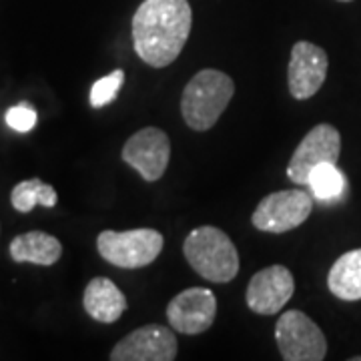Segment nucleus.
<instances>
[{
  "mask_svg": "<svg viewBox=\"0 0 361 361\" xmlns=\"http://www.w3.org/2000/svg\"><path fill=\"white\" fill-rule=\"evenodd\" d=\"M183 253L195 273L211 283H229L239 273V253L219 227L203 225L189 233Z\"/></svg>",
  "mask_w": 361,
  "mask_h": 361,
  "instance_id": "obj_2",
  "label": "nucleus"
},
{
  "mask_svg": "<svg viewBox=\"0 0 361 361\" xmlns=\"http://www.w3.org/2000/svg\"><path fill=\"white\" fill-rule=\"evenodd\" d=\"M169 159L171 141L167 133L157 127H147L135 133L123 147V161L149 183L159 180L165 175Z\"/></svg>",
  "mask_w": 361,
  "mask_h": 361,
  "instance_id": "obj_9",
  "label": "nucleus"
},
{
  "mask_svg": "<svg viewBox=\"0 0 361 361\" xmlns=\"http://www.w3.org/2000/svg\"><path fill=\"white\" fill-rule=\"evenodd\" d=\"M177 337L159 323L142 325L123 337L111 351L113 361H173L177 357Z\"/></svg>",
  "mask_w": 361,
  "mask_h": 361,
  "instance_id": "obj_8",
  "label": "nucleus"
},
{
  "mask_svg": "<svg viewBox=\"0 0 361 361\" xmlns=\"http://www.w3.org/2000/svg\"><path fill=\"white\" fill-rule=\"evenodd\" d=\"M82 305L94 322L115 323L127 310V297L111 279L94 277L85 289Z\"/></svg>",
  "mask_w": 361,
  "mask_h": 361,
  "instance_id": "obj_13",
  "label": "nucleus"
},
{
  "mask_svg": "<svg viewBox=\"0 0 361 361\" xmlns=\"http://www.w3.org/2000/svg\"><path fill=\"white\" fill-rule=\"evenodd\" d=\"M339 2H351V0H339Z\"/></svg>",
  "mask_w": 361,
  "mask_h": 361,
  "instance_id": "obj_20",
  "label": "nucleus"
},
{
  "mask_svg": "<svg viewBox=\"0 0 361 361\" xmlns=\"http://www.w3.org/2000/svg\"><path fill=\"white\" fill-rule=\"evenodd\" d=\"M327 52L322 47L299 40L291 49L289 68H287V82L289 92L297 101L311 99L317 90L322 89L327 77Z\"/></svg>",
  "mask_w": 361,
  "mask_h": 361,
  "instance_id": "obj_11",
  "label": "nucleus"
},
{
  "mask_svg": "<svg viewBox=\"0 0 361 361\" xmlns=\"http://www.w3.org/2000/svg\"><path fill=\"white\" fill-rule=\"evenodd\" d=\"M329 291L343 301L361 299V249L343 253L327 275Z\"/></svg>",
  "mask_w": 361,
  "mask_h": 361,
  "instance_id": "obj_15",
  "label": "nucleus"
},
{
  "mask_svg": "<svg viewBox=\"0 0 361 361\" xmlns=\"http://www.w3.org/2000/svg\"><path fill=\"white\" fill-rule=\"evenodd\" d=\"M6 125L18 133H28L37 125V111L28 103H20L6 111Z\"/></svg>",
  "mask_w": 361,
  "mask_h": 361,
  "instance_id": "obj_19",
  "label": "nucleus"
},
{
  "mask_svg": "<svg viewBox=\"0 0 361 361\" xmlns=\"http://www.w3.org/2000/svg\"><path fill=\"white\" fill-rule=\"evenodd\" d=\"M165 245L163 235L155 229L103 231L97 237V249L104 261L121 269H141L155 261Z\"/></svg>",
  "mask_w": 361,
  "mask_h": 361,
  "instance_id": "obj_4",
  "label": "nucleus"
},
{
  "mask_svg": "<svg viewBox=\"0 0 361 361\" xmlns=\"http://www.w3.org/2000/svg\"><path fill=\"white\" fill-rule=\"evenodd\" d=\"M275 341L285 361H322L327 355V339L303 311H285L275 325Z\"/></svg>",
  "mask_w": 361,
  "mask_h": 361,
  "instance_id": "obj_5",
  "label": "nucleus"
},
{
  "mask_svg": "<svg viewBox=\"0 0 361 361\" xmlns=\"http://www.w3.org/2000/svg\"><path fill=\"white\" fill-rule=\"evenodd\" d=\"M217 315V299L211 289L191 287L173 297L167 307V319L175 331L183 336L205 334Z\"/></svg>",
  "mask_w": 361,
  "mask_h": 361,
  "instance_id": "obj_10",
  "label": "nucleus"
},
{
  "mask_svg": "<svg viewBox=\"0 0 361 361\" xmlns=\"http://www.w3.org/2000/svg\"><path fill=\"white\" fill-rule=\"evenodd\" d=\"M59 201V195L54 191V187L44 185L40 179H28L18 183L11 193V203L16 211L20 213H30L37 205L54 207Z\"/></svg>",
  "mask_w": 361,
  "mask_h": 361,
  "instance_id": "obj_16",
  "label": "nucleus"
},
{
  "mask_svg": "<svg viewBox=\"0 0 361 361\" xmlns=\"http://www.w3.org/2000/svg\"><path fill=\"white\" fill-rule=\"evenodd\" d=\"M63 255V245L56 237L49 233L30 231L18 235L11 241V257L16 263H35V265H54Z\"/></svg>",
  "mask_w": 361,
  "mask_h": 361,
  "instance_id": "obj_14",
  "label": "nucleus"
},
{
  "mask_svg": "<svg viewBox=\"0 0 361 361\" xmlns=\"http://www.w3.org/2000/svg\"><path fill=\"white\" fill-rule=\"evenodd\" d=\"M235 94V85L229 75L205 68L197 73L183 90L180 113L185 123L195 130H209L215 127L227 104Z\"/></svg>",
  "mask_w": 361,
  "mask_h": 361,
  "instance_id": "obj_3",
  "label": "nucleus"
},
{
  "mask_svg": "<svg viewBox=\"0 0 361 361\" xmlns=\"http://www.w3.org/2000/svg\"><path fill=\"white\" fill-rule=\"evenodd\" d=\"M307 187L311 195L322 201H334L345 189V177L337 169V163H322L311 171Z\"/></svg>",
  "mask_w": 361,
  "mask_h": 361,
  "instance_id": "obj_17",
  "label": "nucleus"
},
{
  "mask_svg": "<svg viewBox=\"0 0 361 361\" xmlns=\"http://www.w3.org/2000/svg\"><path fill=\"white\" fill-rule=\"evenodd\" d=\"M123 82H125V71H121V68L113 71L106 77L99 78L90 89V106L101 109V106L113 103L121 87H123Z\"/></svg>",
  "mask_w": 361,
  "mask_h": 361,
  "instance_id": "obj_18",
  "label": "nucleus"
},
{
  "mask_svg": "<svg viewBox=\"0 0 361 361\" xmlns=\"http://www.w3.org/2000/svg\"><path fill=\"white\" fill-rule=\"evenodd\" d=\"M341 155V135L334 125L322 123L303 137L287 165V177L297 185H307L313 169L322 163H337Z\"/></svg>",
  "mask_w": 361,
  "mask_h": 361,
  "instance_id": "obj_7",
  "label": "nucleus"
},
{
  "mask_svg": "<svg viewBox=\"0 0 361 361\" xmlns=\"http://www.w3.org/2000/svg\"><path fill=\"white\" fill-rule=\"evenodd\" d=\"M191 26L189 0H145L133 16L135 51L149 66H169L179 59Z\"/></svg>",
  "mask_w": 361,
  "mask_h": 361,
  "instance_id": "obj_1",
  "label": "nucleus"
},
{
  "mask_svg": "<svg viewBox=\"0 0 361 361\" xmlns=\"http://www.w3.org/2000/svg\"><path fill=\"white\" fill-rule=\"evenodd\" d=\"M313 211V195L301 189L267 195L253 211L251 223L259 231L287 233L299 227Z\"/></svg>",
  "mask_w": 361,
  "mask_h": 361,
  "instance_id": "obj_6",
  "label": "nucleus"
},
{
  "mask_svg": "<svg viewBox=\"0 0 361 361\" xmlns=\"http://www.w3.org/2000/svg\"><path fill=\"white\" fill-rule=\"evenodd\" d=\"M295 291L291 271L283 265H271L251 277L247 285V305L259 315H275L283 310Z\"/></svg>",
  "mask_w": 361,
  "mask_h": 361,
  "instance_id": "obj_12",
  "label": "nucleus"
}]
</instances>
